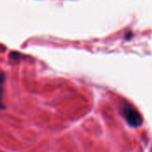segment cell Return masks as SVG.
<instances>
[{"label": "cell", "mask_w": 152, "mask_h": 152, "mask_svg": "<svg viewBox=\"0 0 152 152\" xmlns=\"http://www.w3.org/2000/svg\"><path fill=\"white\" fill-rule=\"evenodd\" d=\"M151 152H152V150H151Z\"/></svg>", "instance_id": "cell-2"}, {"label": "cell", "mask_w": 152, "mask_h": 152, "mask_svg": "<svg viewBox=\"0 0 152 152\" xmlns=\"http://www.w3.org/2000/svg\"><path fill=\"white\" fill-rule=\"evenodd\" d=\"M122 114L127 124L133 127H138L142 124V118L139 111L129 103H125L122 109Z\"/></svg>", "instance_id": "cell-1"}]
</instances>
